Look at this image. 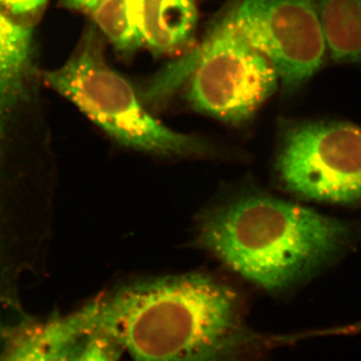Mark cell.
<instances>
[{"label": "cell", "instance_id": "obj_1", "mask_svg": "<svg viewBox=\"0 0 361 361\" xmlns=\"http://www.w3.org/2000/svg\"><path fill=\"white\" fill-rule=\"evenodd\" d=\"M92 303L96 329L134 361H253L305 336L251 329L237 292L207 275L137 282Z\"/></svg>", "mask_w": 361, "mask_h": 361}, {"label": "cell", "instance_id": "obj_2", "mask_svg": "<svg viewBox=\"0 0 361 361\" xmlns=\"http://www.w3.org/2000/svg\"><path fill=\"white\" fill-rule=\"evenodd\" d=\"M353 228L262 194L228 202L202 220L199 241L224 264L270 292L317 272L350 241Z\"/></svg>", "mask_w": 361, "mask_h": 361}, {"label": "cell", "instance_id": "obj_3", "mask_svg": "<svg viewBox=\"0 0 361 361\" xmlns=\"http://www.w3.org/2000/svg\"><path fill=\"white\" fill-rule=\"evenodd\" d=\"M42 78L44 87L68 99L121 144L159 155L210 153L202 140L171 130L146 111L132 85L106 63L104 39L94 25L71 58L44 71Z\"/></svg>", "mask_w": 361, "mask_h": 361}, {"label": "cell", "instance_id": "obj_4", "mask_svg": "<svg viewBox=\"0 0 361 361\" xmlns=\"http://www.w3.org/2000/svg\"><path fill=\"white\" fill-rule=\"evenodd\" d=\"M187 99L197 111L240 125L277 89L270 61L234 23V7L209 33L192 65Z\"/></svg>", "mask_w": 361, "mask_h": 361}, {"label": "cell", "instance_id": "obj_5", "mask_svg": "<svg viewBox=\"0 0 361 361\" xmlns=\"http://www.w3.org/2000/svg\"><path fill=\"white\" fill-rule=\"evenodd\" d=\"M276 168L285 189L301 198L361 202V127L329 121L288 123Z\"/></svg>", "mask_w": 361, "mask_h": 361}, {"label": "cell", "instance_id": "obj_6", "mask_svg": "<svg viewBox=\"0 0 361 361\" xmlns=\"http://www.w3.org/2000/svg\"><path fill=\"white\" fill-rule=\"evenodd\" d=\"M49 0H0V182L11 149L42 121L39 30Z\"/></svg>", "mask_w": 361, "mask_h": 361}, {"label": "cell", "instance_id": "obj_7", "mask_svg": "<svg viewBox=\"0 0 361 361\" xmlns=\"http://www.w3.org/2000/svg\"><path fill=\"white\" fill-rule=\"evenodd\" d=\"M234 23L294 94L314 77L329 52L318 0H241Z\"/></svg>", "mask_w": 361, "mask_h": 361}, {"label": "cell", "instance_id": "obj_8", "mask_svg": "<svg viewBox=\"0 0 361 361\" xmlns=\"http://www.w3.org/2000/svg\"><path fill=\"white\" fill-rule=\"evenodd\" d=\"M0 307V361H96L85 360L94 334L92 302L44 322L26 316L18 302Z\"/></svg>", "mask_w": 361, "mask_h": 361}, {"label": "cell", "instance_id": "obj_9", "mask_svg": "<svg viewBox=\"0 0 361 361\" xmlns=\"http://www.w3.org/2000/svg\"><path fill=\"white\" fill-rule=\"evenodd\" d=\"M141 20L144 45L168 54L193 37L198 11L194 0H142Z\"/></svg>", "mask_w": 361, "mask_h": 361}, {"label": "cell", "instance_id": "obj_10", "mask_svg": "<svg viewBox=\"0 0 361 361\" xmlns=\"http://www.w3.org/2000/svg\"><path fill=\"white\" fill-rule=\"evenodd\" d=\"M330 58L361 66V0H318Z\"/></svg>", "mask_w": 361, "mask_h": 361}, {"label": "cell", "instance_id": "obj_11", "mask_svg": "<svg viewBox=\"0 0 361 361\" xmlns=\"http://www.w3.org/2000/svg\"><path fill=\"white\" fill-rule=\"evenodd\" d=\"M141 4L142 0H104L90 14L94 25L121 54H133L144 45Z\"/></svg>", "mask_w": 361, "mask_h": 361}, {"label": "cell", "instance_id": "obj_12", "mask_svg": "<svg viewBox=\"0 0 361 361\" xmlns=\"http://www.w3.org/2000/svg\"><path fill=\"white\" fill-rule=\"evenodd\" d=\"M104 1V0H59V6L90 16Z\"/></svg>", "mask_w": 361, "mask_h": 361}]
</instances>
